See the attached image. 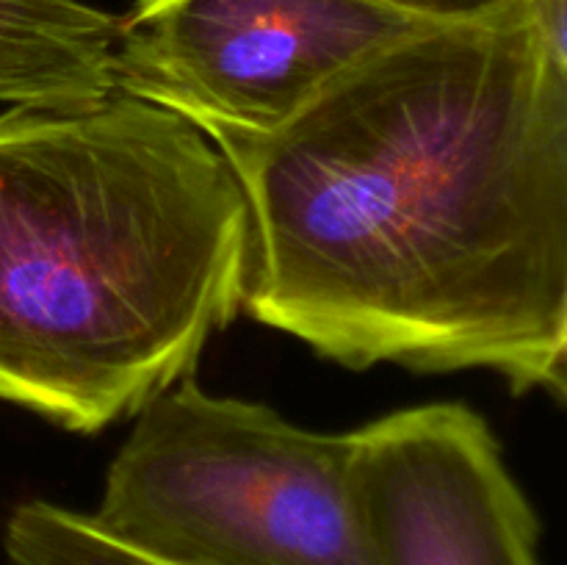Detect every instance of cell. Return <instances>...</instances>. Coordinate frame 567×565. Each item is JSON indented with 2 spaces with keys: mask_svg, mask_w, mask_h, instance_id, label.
<instances>
[{
  "mask_svg": "<svg viewBox=\"0 0 567 565\" xmlns=\"http://www.w3.org/2000/svg\"><path fill=\"white\" fill-rule=\"evenodd\" d=\"M249 205L244 310L352 371L567 391V70L524 3L435 22L266 136L214 138Z\"/></svg>",
  "mask_w": 567,
  "mask_h": 565,
  "instance_id": "6da1fadb",
  "label": "cell"
},
{
  "mask_svg": "<svg viewBox=\"0 0 567 565\" xmlns=\"http://www.w3.org/2000/svg\"><path fill=\"white\" fill-rule=\"evenodd\" d=\"M230 161L131 94L0 111V399L94 435L192 377L244 310Z\"/></svg>",
  "mask_w": 567,
  "mask_h": 565,
  "instance_id": "7a4b0ae2",
  "label": "cell"
},
{
  "mask_svg": "<svg viewBox=\"0 0 567 565\" xmlns=\"http://www.w3.org/2000/svg\"><path fill=\"white\" fill-rule=\"evenodd\" d=\"M89 515L164 565H377L352 435L214 397L194 377L138 410Z\"/></svg>",
  "mask_w": 567,
  "mask_h": 565,
  "instance_id": "3957f363",
  "label": "cell"
},
{
  "mask_svg": "<svg viewBox=\"0 0 567 565\" xmlns=\"http://www.w3.org/2000/svg\"><path fill=\"white\" fill-rule=\"evenodd\" d=\"M426 25L374 0H138L116 28L114 86L210 142L266 136L349 66Z\"/></svg>",
  "mask_w": 567,
  "mask_h": 565,
  "instance_id": "277c9868",
  "label": "cell"
},
{
  "mask_svg": "<svg viewBox=\"0 0 567 565\" xmlns=\"http://www.w3.org/2000/svg\"><path fill=\"white\" fill-rule=\"evenodd\" d=\"M349 435L377 565H543L537 510L474 408L419 404Z\"/></svg>",
  "mask_w": 567,
  "mask_h": 565,
  "instance_id": "5b68a950",
  "label": "cell"
},
{
  "mask_svg": "<svg viewBox=\"0 0 567 565\" xmlns=\"http://www.w3.org/2000/svg\"><path fill=\"white\" fill-rule=\"evenodd\" d=\"M120 20L81 0H0V105L78 109L111 97Z\"/></svg>",
  "mask_w": 567,
  "mask_h": 565,
  "instance_id": "8992f818",
  "label": "cell"
},
{
  "mask_svg": "<svg viewBox=\"0 0 567 565\" xmlns=\"http://www.w3.org/2000/svg\"><path fill=\"white\" fill-rule=\"evenodd\" d=\"M6 565H164L105 535L89 513L33 499L11 510Z\"/></svg>",
  "mask_w": 567,
  "mask_h": 565,
  "instance_id": "52a82bcc",
  "label": "cell"
},
{
  "mask_svg": "<svg viewBox=\"0 0 567 565\" xmlns=\"http://www.w3.org/2000/svg\"><path fill=\"white\" fill-rule=\"evenodd\" d=\"M426 22H476L507 14L524 0H374Z\"/></svg>",
  "mask_w": 567,
  "mask_h": 565,
  "instance_id": "ba28073f",
  "label": "cell"
},
{
  "mask_svg": "<svg viewBox=\"0 0 567 565\" xmlns=\"http://www.w3.org/2000/svg\"><path fill=\"white\" fill-rule=\"evenodd\" d=\"M524 9L548 59L567 70V0H524Z\"/></svg>",
  "mask_w": 567,
  "mask_h": 565,
  "instance_id": "9c48e42d",
  "label": "cell"
}]
</instances>
